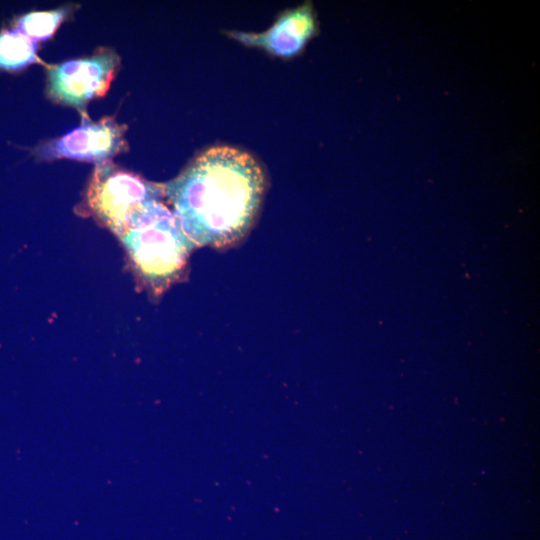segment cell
I'll use <instances>...</instances> for the list:
<instances>
[{"mask_svg": "<svg viewBox=\"0 0 540 540\" xmlns=\"http://www.w3.org/2000/svg\"><path fill=\"white\" fill-rule=\"evenodd\" d=\"M162 186L193 244L221 249L237 244L252 228L267 179L249 152L217 145L202 151Z\"/></svg>", "mask_w": 540, "mask_h": 540, "instance_id": "6da1fadb", "label": "cell"}, {"mask_svg": "<svg viewBox=\"0 0 540 540\" xmlns=\"http://www.w3.org/2000/svg\"><path fill=\"white\" fill-rule=\"evenodd\" d=\"M119 239L137 277L156 295L181 276L194 247L162 200L137 214Z\"/></svg>", "mask_w": 540, "mask_h": 540, "instance_id": "7a4b0ae2", "label": "cell"}, {"mask_svg": "<svg viewBox=\"0 0 540 540\" xmlns=\"http://www.w3.org/2000/svg\"><path fill=\"white\" fill-rule=\"evenodd\" d=\"M163 196L161 184L108 161L95 167L85 203L96 220L120 237L137 214Z\"/></svg>", "mask_w": 540, "mask_h": 540, "instance_id": "3957f363", "label": "cell"}, {"mask_svg": "<svg viewBox=\"0 0 540 540\" xmlns=\"http://www.w3.org/2000/svg\"><path fill=\"white\" fill-rule=\"evenodd\" d=\"M119 64L114 50L100 48L90 56L53 65L47 73V94L54 102L84 113L91 100L105 95Z\"/></svg>", "mask_w": 540, "mask_h": 540, "instance_id": "277c9868", "label": "cell"}, {"mask_svg": "<svg viewBox=\"0 0 540 540\" xmlns=\"http://www.w3.org/2000/svg\"><path fill=\"white\" fill-rule=\"evenodd\" d=\"M126 126L112 117L84 121L65 135L37 149L43 159H73L101 164L127 149Z\"/></svg>", "mask_w": 540, "mask_h": 540, "instance_id": "5b68a950", "label": "cell"}, {"mask_svg": "<svg viewBox=\"0 0 540 540\" xmlns=\"http://www.w3.org/2000/svg\"><path fill=\"white\" fill-rule=\"evenodd\" d=\"M317 23L310 3L282 13L274 24L262 33L228 32L240 43L258 47L272 56L289 59L299 54L316 34Z\"/></svg>", "mask_w": 540, "mask_h": 540, "instance_id": "8992f818", "label": "cell"}, {"mask_svg": "<svg viewBox=\"0 0 540 540\" xmlns=\"http://www.w3.org/2000/svg\"><path fill=\"white\" fill-rule=\"evenodd\" d=\"M38 61L34 40L18 29L0 32V69L19 70Z\"/></svg>", "mask_w": 540, "mask_h": 540, "instance_id": "52a82bcc", "label": "cell"}, {"mask_svg": "<svg viewBox=\"0 0 540 540\" xmlns=\"http://www.w3.org/2000/svg\"><path fill=\"white\" fill-rule=\"evenodd\" d=\"M69 12L67 7L30 12L18 21V30L32 40H46L58 29Z\"/></svg>", "mask_w": 540, "mask_h": 540, "instance_id": "ba28073f", "label": "cell"}]
</instances>
